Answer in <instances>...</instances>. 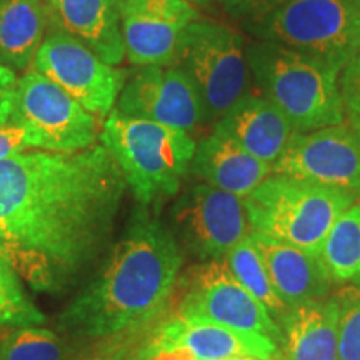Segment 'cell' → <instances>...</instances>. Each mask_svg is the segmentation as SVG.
<instances>
[{
  "mask_svg": "<svg viewBox=\"0 0 360 360\" xmlns=\"http://www.w3.org/2000/svg\"><path fill=\"white\" fill-rule=\"evenodd\" d=\"M125 187L103 146L0 160V259L35 292L69 290L109 245Z\"/></svg>",
  "mask_w": 360,
  "mask_h": 360,
  "instance_id": "6da1fadb",
  "label": "cell"
},
{
  "mask_svg": "<svg viewBox=\"0 0 360 360\" xmlns=\"http://www.w3.org/2000/svg\"><path fill=\"white\" fill-rule=\"evenodd\" d=\"M184 265L170 229L142 207L96 277L57 317L70 340H98L146 327L167 312Z\"/></svg>",
  "mask_w": 360,
  "mask_h": 360,
  "instance_id": "7a4b0ae2",
  "label": "cell"
},
{
  "mask_svg": "<svg viewBox=\"0 0 360 360\" xmlns=\"http://www.w3.org/2000/svg\"><path fill=\"white\" fill-rule=\"evenodd\" d=\"M247 62L260 96L278 107L299 134L345 119L340 72L326 62L269 40L250 44Z\"/></svg>",
  "mask_w": 360,
  "mask_h": 360,
  "instance_id": "3957f363",
  "label": "cell"
},
{
  "mask_svg": "<svg viewBox=\"0 0 360 360\" xmlns=\"http://www.w3.org/2000/svg\"><path fill=\"white\" fill-rule=\"evenodd\" d=\"M101 139L142 207L179 192L197 147L192 135L184 130L134 119L117 110L107 117Z\"/></svg>",
  "mask_w": 360,
  "mask_h": 360,
  "instance_id": "277c9868",
  "label": "cell"
},
{
  "mask_svg": "<svg viewBox=\"0 0 360 360\" xmlns=\"http://www.w3.org/2000/svg\"><path fill=\"white\" fill-rule=\"evenodd\" d=\"M357 195L312 180L272 174L244 199L252 232L319 255L328 231Z\"/></svg>",
  "mask_w": 360,
  "mask_h": 360,
  "instance_id": "5b68a950",
  "label": "cell"
},
{
  "mask_svg": "<svg viewBox=\"0 0 360 360\" xmlns=\"http://www.w3.org/2000/svg\"><path fill=\"white\" fill-rule=\"evenodd\" d=\"M172 65L193 84L207 122L217 124L249 94L252 77L245 40L229 25L210 20L191 22L180 37Z\"/></svg>",
  "mask_w": 360,
  "mask_h": 360,
  "instance_id": "8992f818",
  "label": "cell"
},
{
  "mask_svg": "<svg viewBox=\"0 0 360 360\" xmlns=\"http://www.w3.org/2000/svg\"><path fill=\"white\" fill-rule=\"evenodd\" d=\"M252 30L340 72L360 49V0H283Z\"/></svg>",
  "mask_w": 360,
  "mask_h": 360,
  "instance_id": "52a82bcc",
  "label": "cell"
},
{
  "mask_svg": "<svg viewBox=\"0 0 360 360\" xmlns=\"http://www.w3.org/2000/svg\"><path fill=\"white\" fill-rule=\"evenodd\" d=\"M174 314L257 334L282 347V330L262 304L232 276L225 260H207L184 277Z\"/></svg>",
  "mask_w": 360,
  "mask_h": 360,
  "instance_id": "ba28073f",
  "label": "cell"
},
{
  "mask_svg": "<svg viewBox=\"0 0 360 360\" xmlns=\"http://www.w3.org/2000/svg\"><path fill=\"white\" fill-rule=\"evenodd\" d=\"M172 233L200 262L222 260L252 232L242 197L202 182L188 187L172 207Z\"/></svg>",
  "mask_w": 360,
  "mask_h": 360,
  "instance_id": "9c48e42d",
  "label": "cell"
},
{
  "mask_svg": "<svg viewBox=\"0 0 360 360\" xmlns=\"http://www.w3.org/2000/svg\"><path fill=\"white\" fill-rule=\"evenodd\" d=\"M32 65L85 110L98 117L110 114L129 75L127 70L105 64L69 32L49 34L35 53Z\"/></svg>",
  "mask_w": 360,
  "mask_h": 360,
  "instance_id": "30bf717a",
  "label": "cell"
},
{
  "mask_svg": "<svg viewBox=\"0 0 360 360\" xmlns=\"http://www.w3.org/2000/svg\"><path fill=\"white\" fill-rule=\"evenodd\" d=\"M272 174L292 175L360 195V117L295 134L272 165Z\"/></svg>",
  "mask_w": 360,
  "mask_h": 360,
  "instance_id": "8fae6325",
  "label": "cell"
},
{
  "mask_svg": "<svg viewBox=\"0 0 360 360\" xmlns=\"http://www.w3.org/2000/svg\"><path fill=\"white\" fill-rule=\"evenodd\" d=\"M15 120L29 125L49 152H80L97 141L96 115L37 70L19 80Z\"/></svg>",
  "mask_w": 360,
  "mask_h": 360,
  "instance_id": "7c38bea8",
  "label": "cell"
},
{
  "mask_svg": "<svg viewBox=\"0 0 360 360\" xmlns=\"http://www.w3.org/2000/svg\"><path fill=\"white\" fill-rule=\"evenodd\" d=\"M117 112L187 134L207 122L195 87L172 64L139 67L120 90Z\"/></svg>",
  "mask_w": 360,
  "mask_h": 360,
  "instance_id": "4fadbf2b",
  "label": "cell"
},
{
  "mask_svg": "<svg viewBox=\"0 0 360 360\" xmlns=\"http://www.w3.org/2000/svg\"><path fill=\"white\" fill-rule=\"evenodd\" d=\"M197 20L187 0H124L125 56L134 65H170L184 30Z\"/></svg>",
  "mask_w": 360,
  "mask_h": 360,
  "instance_id": "5bb4252c",
  "label": "cell"
},
{
  "mask_svg": "<svg viewBox=\"0 0 360 360\" xmlns=\"http://www.w3.org/2000/svg\"><path fill=\"white\" fill-rule=\"evenodd\" d=\"M155 334L188 350L195 360H224L236 355L262 360L281 359V345L267 337L233 330L217 323L192 321L169 312L159 319Z\"/></svg>",
  "mask_w": 360,
  "mask_h": 360,
  "instance_id": "9a60e30c",
  "label": "cell"
},
{
  "mask_svg": "<svg viewBox=\"0 0 360 360\" xmlns=\"http://www.w3.org/2000/svg\"><path fill=\"white\" fill-rule=\"evenodd\" d=\"M214 132L225 135L249 154L272 165L299 134L278 107L254 94L242 97L215 124Z\"/></svg>",
  "mask_w": 360,
  "mask_h": 360,
  "instance_id": "2e32d148",
  "label": "cell"
},
{
  "mask_svg": "<svg viewBox=\"0 0 360 360\" xmlns=\"http://www.w3.org/2000/svg\"><path fill=\"white\" fill-rule=\"evenodd\" d=\"M277 294L289 309L327 297L332 282L319 255L250 232Z\"/></svg>",
  "mask_w": 360,
  "mask_h": 360,
  "instance_id": "e0dca14e",
  "label": "cell"
},
{
  "mask_svg": "<svg viewBox=\"0 0 360 360\" xmlns=\"http://www.w3.org/2000/svg\"><path fill=\"white\" fill-rule=\"evenodd\" d=\"M188 170L202 182L245 199L272 175V164L257 159L222 134H210L195 147Z\"/></svg>",
  "mask_w": 360,
  "mask_h": 360,
  "instance_id": "ac0fdd59",
  "label": "cell"
},
{
  "mask_svg": "<svg viewBox=\"0 0 360 360\" xmlns=\"http://www.w3.org/2000/svg\"><path fill=\"white\" fill-rule=\"evenodd\" d=\"M51 4L67 32L82 40L105 64L119 65L124 60V0H51Z\"/></svg>",
  "mask_w": 360,
  "mask_h": 360,
  "instance_id": "d6986e66",
  "label": "cell"
},
{
  "mask_svg": "<svg viewBox=\"0 0 360 360\" xmlns=\"http://www.w3.org/2000/svg\"><path fill=\"white\" fill-rule=\"evenodd\" d=\"M281 330L283 360H339V299L323 297L290 309Z\"/></svg>",
  "mask_w": 360,
  "mask_h": 360,
  "instance_id": "ffe728a7",
  "label": "cell"
},
{
  "mask_svg": "<svg viewBox=\"0 0 360 360\" xmlns=\"http://www.w3.org/2000/svg\"><path fill=\"white\" fill-rule=\"evenodd\" d=\"M49 24L40 0H0V60L13 69L34 64Z\"/></svg>",
  "mask_w": 360,
  "mask_h": 360,
  "instance_id": "44dd1931",
  "label": "cell"
},
{
  "mask_svg": "<svg viewBox=\"0 0 360 360\" xmlns=\"http://www.w3.org/2000/svg\"><path fill=\"white\" fill-rule=\"evenodd\" d=\"M323 267L334 283H360V202L340 214L328 231L321 252Z\"/></svg>",
  "mask_w": 360,
  "mask_h": 360,
  "instance_id": "7402d4cb",
  "label": "cell"
},
{
  "mask_svg": "<svg viewBox=\"0 0 360 360\" xmlns=\"http://www.w3.org/2000/svg\"><path fill=\"white\" fill-rule=\"evenodd\" d=\"M224 260L232 276L264 305L274 321L281 323L290 309L277 294L262 255L252 240L250 233L233 245Z\"/></svg>",
  "mask_w": 360,
  "mask_h": 360,
  "instance_id": "603a6c76",
  "label": "cell"
},
{
  "mask_svg": "<svg viewBox=\"0 0 360 360\" xmlns=\"http://www.w3.org/2000/svg\"><path fill=\"white\" fill-rule=\"evenodd\" d=\"M77 352L70 339L40 326L17 327L0 340V360H70Z\"/></svg>",
  "mask_w": 360,
  "mask_h": 360,
  "instance_id": "cb8c5ba5",
  "label": "cell"
},
{
  "mask_svg": "<svg viewBox=\"0 0 360 360\" xmlns=\"http://www.w3.org/2000/svg\"><path fill=\"white\" fill-rule=\"evenodd\" d=\"M45 321V315L25 294L20 277L0 259V327L42 326Z\"/></svg>",
  "mask_w": 360,
  "mask_h": 360,
  "instance_id": "d4e9b609",
  "label": "cell"
},
{
  "mask_svg": "<svg viewBox=\"0 0 360 360\" xmlns=\"http://www.w3.org/2000/svg\"><path fill=\"white\" fill-rule=\"evenodd\" d=\"M157 322L159 319L146 327L129 328L119 334L98 339L90 347L79 349V352L70 360H135L143 340L147 339Z\"/></svg>",
  "mask_w": 360,
  "mask_h": 360,
  "instance_id": "484cf974",
  "label": "cell"
},
{
  "mask_svg": "<svg viewBox=\"0 0 360 360\" xmlns=\"http://www.w3.org/2000/svg\"><path fill=\"white\" fill-rule=\"evenodd\" d=\"M339 299V360H360V285L337 294Z\"/></svg>",
  "mask_w": 360,
  "mask_h": 360,
  "instance_id": "4316f807",
  "label": "cell"
},
{
  "mask_svg": "<svg viewBox=\"0 0 360 360\" xmlns=\"http://www.w3.org/2000/svg\"><path fill=\"white\" fill-rule=\"evenodd\" d=\"M32 147L40 148V141L29 125L19 120L0 125V160L22 154Z\"/></svg>",
  "mask_w": 360,
  "mask_h": 360,
  "instance_id": "83f0119b",
  "label": "cell"
},
{
  "mask_svg": "<svg viewBox=\"0 0 360 360\" xmlns=\"http://www.w3.org/2000/svg\"><path fill=\"white\" fill-rule=\"evenodd\" d=\"M339 87L345 110L360 117V49L340 70Z\"/></svg>",
  "mask_w": 360,
  "mask_h": 360,
  "instance_id": "f1b7e54d",
  "label": "cell"
},
{
  "mask_svg": "<svg viewBox=\"0 0 360 360\" xmlns=\"http://www.w3.org/2000/svg\"><path fill=\"white\" fill-rule=\"evenodd\" d=\"M283 0H225V8L232 17L249 24H257L270 15Z\"/></svg>",
  "mask_w": 360,
  "mask_h": 360,
  "instance_id": "f546056e",
  "label": "cell"
},
{
  "mask_svg": "<svg viewBox=\"0 0 360 360\" xmlns=\"http://www.w3.org/2000/svg\"><path fill=\"white\" fill-rule=\"evenodd\" d=\"M19 79L11 67L0 64V125L15 120Z\"/></svg>",
  "mask_w": 360,
  "mask_h": 360,
  "instance_id": "4dcf8cb0",
  "label": "cell"
},
{
  "mask_svg": "<svg viewBox=\"0 0 360 360\" xmlns=\"http://www.w3.org/2000/svg\"><path fill=\"white\" fill-rule=\"evenodd\" d=\"M187 2L195 4V6H209L212 2H220V0H187Z\"/></svg>",
  "mask_w": 360,
  "mask_h": 360,
  "instance_id": "1f68e13d",
  "label": "cell"
},
{
  "mask_svg": "<svg viewBox=\"0 0 360 360\" xmlns=\"http://www.w3.org/2000/svg\"><path fill=\"white\" fill-rule=\"evenodd\" d=\"M224 360H262V359H255V357H249V355H236V357H229Z\"/></svg>",
  "mask_w": 360,
  "mask_h": 360,
  "instance_id": "d6a6232c",
  "label": "cell"
}]
</instances>
